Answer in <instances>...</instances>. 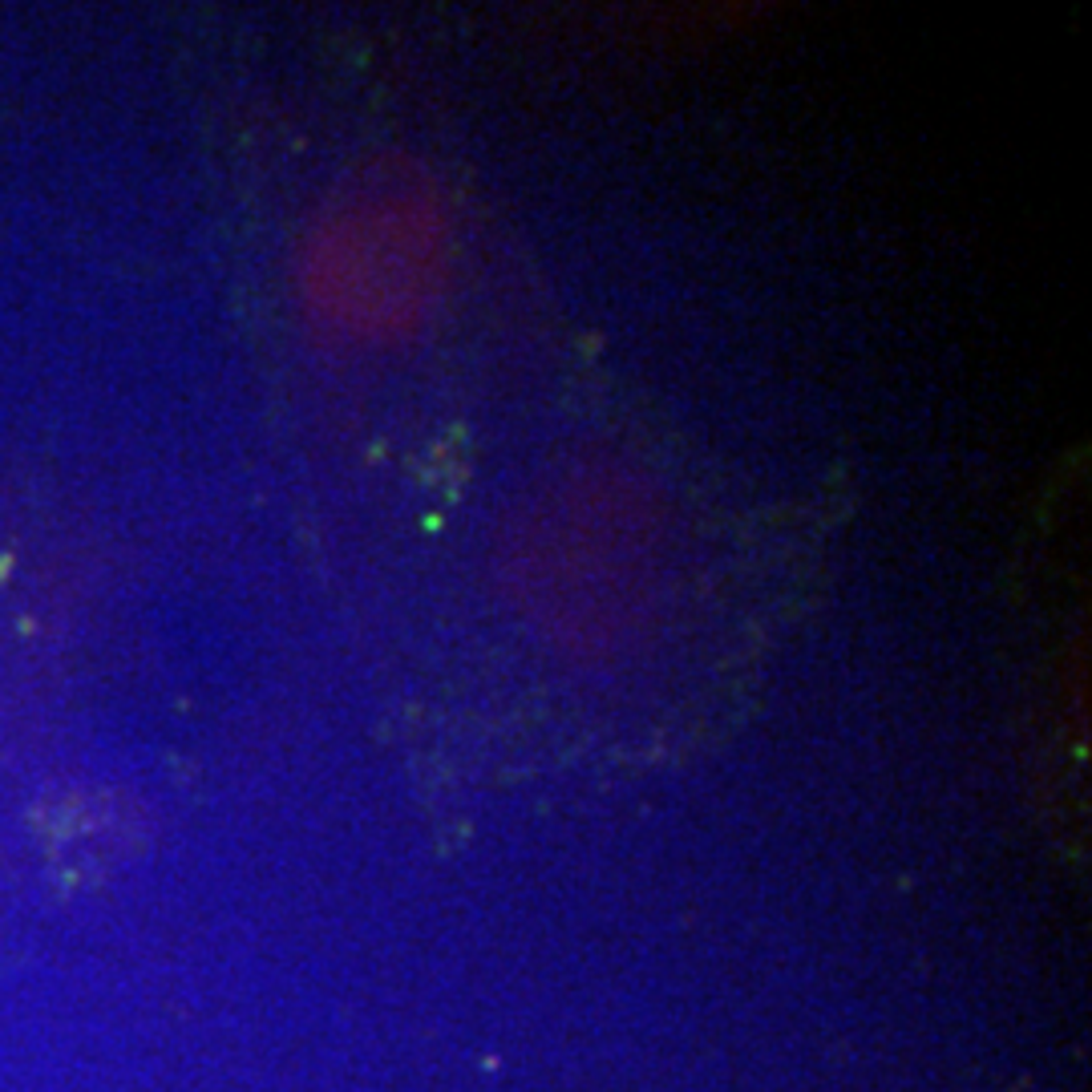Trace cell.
I'll return each mask as SVG.
<instances>
[{
    "label": "cell",
    "instance_id": "cell-1",
    "mask_svg": "<svg viewBox=\"0 0 1092 1092\" xmlns=\"http://www.w3.org/2000/svg\"><path fill=\"white\" fill-rule=\"evenodd\" d=\"M457 227L425 174H388L324 239V304L336 320L396 336L441 300Z\"/></svg>",
    "mask_w": 1092,
    "mask_h": 1092
}]
</instances>
